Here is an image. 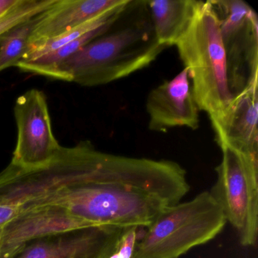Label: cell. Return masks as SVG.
<instances>
[{
    "label": "cell",
    "mask_w": 258,
    "mask_h": 258,
    "mask_svg": "<svg viewBox=\"0 0 258 258\" xmlns=\"http://www.w3.org/2000/svg\"><path fill=\"white\" fill-rule=\"evenodd\" d=\"M185 169L170 160L102 152L91 180L61 188L22 205L64 210L97 226L148 227L189 191Z\"/></svg>",
    "instance_id": "cell-1"
},
{
    "label": "cell",
    "mask_w": 258,
    "mask_h": 258,
    "mask_svg": "<svg viewBox=\"0 0 258 258\" xmlns=\"http://www.w3.org/2000/svg\"><path fill=\"white\" fill-rule=\"evenodd\" d=\"M165 49L152 21L137 22L87 43L60 64L52 78L84 87L105 85L148 67Z\"/></svg>",
    "instance_id": "cell-2"
},
{
    "label": "cell",
    "mask_w": 258,
    "mask_h": 258,
    "mask_svg": "<svg viewBox=\"0 0 258 258\" xmlns=\"http://www.w3.org/2000/svg\"><path fill=\"white\" fill-rule=\"evenodd\" d=\"M176 46L184 68L188 69L199 110L210 118L220 115L234 96L220 20L211 1H199L189 27Z\"/></svg>",
    "instance_id": "cell-3"
},
{
    "label": "cell",
    "mask_w": 258,
    "mask_h": 258,
    "mask_svg": "<svg viewBox=\"0 0 258 258\" xmlns=\"http://www.w3.org/2000/svg\"><path fill=\"white\" fill-rule=\"evenodd\" d=\"M227 223L209 191L161 211L136 244L132 258H179L214 239Z\"/></svg>",
    "instance_id": "cell-4"
},
{
    "label": "cell",
    "mask_w": 258,
    "mask_h": 258,
    "mask_svg": "<svg viewBox=\"0 0 258 258\" xmlns=\"http://www.w3.org/2000/svg\"><path fill=\"white\" fill-rule=\"evenodd\" d=\"M217 180L210 193L226 222L235 229L241 245L256 244L258 231V155L234 148H220Z\"/></svg>",
    "instance_id": "cell-5"
},
{
    "label": "cell",
    "mask_w": 258,
    "mask_h": 258,
    "mask_svg": "<svg viewBox=\"0 0 258 258\" xmlns=\"http://www.w3.org/2000/svg\"><path fill=\"white\" fill-rule=\"evenodd\" d=\"M14 114L17 142L10 164L24 170L44 167L61 147L52 131L46 95L37 89L21 95Z\"/></svg>",
    "instance_id": "cell-6"
},
{
    "label": "cell",
    "mask_w": 258,
    "mask_h": 258,
    "mask_svg": "<svg viewBox=\"0 0 258 258\" xmlns=\"http://www.w3.org/2000/svg\"><path fill=\"white\" fill-rule=\"evenodd\" d=\"M96 226L58 208L28 210L2 228L0 258L14 257L35 240Z\"/></svg>",
    "instance_id": "cell-7"
},
{
    "label": "cell",
    "mask_w": 258,
    "mask_h": 258,
    "mask_svg": "<svg viewBox=\"0 0 258 258\" xmlns=\"http://www.w3.org/2000/svg\"><path fill=\"white\" fill-rule=\"evenodd\" d=\"M149 129L166 133L175 127L196 131L200 126L199 107L193 96L188 69L151 90L146 100Z\"/></svg>",
    "instance_id": "cell-8"
},
{
    "label": "cell",
    "mask_w": 258,
    "mask_h": 258,
    "mask_svg": "<svg viewBox=\"0 0 258 258\" xmlns=\"http://www.w3.org/2000/svg\"><path fill=\"white\" fill-rule=\"evenodd\" d=\"M257 88L258 83L250 84L234 96L222 114L210 118L219 147L258 155Z\"/></svg>",
    "instance_id": "cell-9"
},
{
    "label": "cell",
    "mask_w": 258,
    "mask_h": 258,
    "mask_svg": "<svg viewBox=\"0 0 258 258\" xmlns=\"http://www.w3.org/2000/svg\"><path fill=\"white\" fill-rule=\"evenodd\" d=\"M122 228L96 226L30 242L13 258H99L109 253Z\"/></svg>",
    "instance_id": "cell-10"
},
{
    "label": "cell",
    "mask_w": 258,
    "mask_h": 258,
    "mask_svg": "<svg viewBox=\"0 0 258 258\" xmlns=\"http://www.w3.org/2000/svg\"><path fill=\"white\" fill-rule=\"evenodd\" d=\"M125 0H55L36 16L28 48L76 28L123 4Z\"/></svg>",
    "instance_id": "cell-11"
},
{
    "label": "cell",
    "mask_w": 258,
    "mask_h": 258,
    "mask_svg": "<svg viewBox=\"0 0 258 258\" xmlns=\"http://www.w3.org/2000/svg\"><path fill=\"white\" fill-rule=\"evenodd\" d=\"M199 2L196 0H152L145 2L150 12L154 32L160 44L167 48L176 46L189 27Z\"/></svg>",
    "instance_id": "cell-12"
},
{
    "label": "cell",
    "mask_w": 258,
    "mask_h": 258,
    "mask_svg": "<svg viewBox=\"0 0 258 258\" xmlns=\"http://www.w3.org/2000/svg\"><path fill=\"white\" fill-rule=\"evenodd\" d=\"M114 24L115 23L106 24L100 28L93 30L77 40L61 46L59 49L45 54L38 58L31 60H21L16 67L23 72L52 78L54 73L60 64H62L66 60L76 53L87 43L108 33Z\"/></svg>",
    "instance_id": "cell-13"
},
{
    "label": "cell",
    "mask_w": 258,
    "mask_h": 258,
    "mask_svg": "<svg viewBox=\"0 0 258 258\" xmlns=\"http://www.w3.org/2000/svg\"><path fill=\"white\" fill-rule=\"evenodd\" d=\"M132 3V1L130 0H125L124 2L120 5L102 13L98 17L88 21L76 28H72L63 33L61 35L29 46L27 49L26 53L25 54L22 60H31L38 58L45 54L59 49L61 46L77 40L81 36L84 35L93 30L100 28L106 24L115 23L120 16L123 14V12L128 8L130 4Z\"/></svg>",
    "instance_id": "cell-14"
},
{
    "label": "cell",
    "mask_w": 258,
    "mask_h": 258,
    "mask_svg": "<svg viewBox=\"0 0 258 258\" xmlns=\"http://www.w3.org/2000/svg\"><path fill=\"white\" fill-rule=\"evenodd\" d=\"M36 16L10 29L0 37V72L16 67L28 49Z\"/></svg>",
    "instance_id": "cell-15"
},
{
    "label": "cell",
    "mask_w": 258,
    "mask_h": 258,
    "mask_svg": "<svg viewBox=\"0 0 258 258\" xmlns=\"http://www.w3.org/2000/svg\"><path fill=\"white\" fill-rule=\"evenodd\" d=\"M55 0H19L16 6L0 16V37L10 29L33 19L47 10Z\"/></svg>",
    "instance_id": "cell-16"
},
{
    "label": "cell",
    "mask_w": 258,
    "mask_h": 258,
    "mask_svg": "<svg viewBox=\"0 0 258 258\" xmlns=\"http://www.w3.org/2000/svg\"><path fill=\"white\" fill-rule=\"evenodd\" d=\"M139 227L122 228L107 258H132L137 243Z\"/></svg>",
    "instance_id": "cell-17"
},
{
    "label": "cell",
    "mask_w": 258,
    "mask_h": 258,
    "mask_svg": "<svg viewBox=\"0 0 258 258\" xmlns=\"http://www.w3.org/2000/svg\"><path fill=\"white\" fill-rule=\"evenodd\" d=\"M22 213L23 209L21 206L0 204V228H3L8 224Z\"/></svg>",
    "instance_id": "cell-18"
},
{
    "label": "cell",
    "mask_w": 258,
    "mask_h": 258,
    "mask_svg": "<svg viewBox=\"0 0 258 258\" xmlns=\"http://www.w3.org/2000/svg\"><path fill=\"white\" fill-rule=\"evenodd\" d=\"M19 0H0V16L5 14L19 3Z\"/></svg>",
    "instance_id": "cell-19"
},
{
    "label": "cell",
    "mask_w": 258,
    "mask_h": 258,
    "mask_svg": "<svg viewBox=\"0 0 258 258\" xmlns=\"http://www.w3.org/2000/svg\"><path fill=\"white\" fill-rule=\"evenodd\" d=\"M1 232H2V228H0V238H1Z\"/></svg>",
    "instance_id": "cell-20"
}]
</instances>
